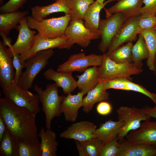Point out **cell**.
Instances as JSON below:
<instances>
[{"label":"cell","mask_w":156,"mask_h":156,"mask_svg":"<svg viewBox=\"0 0 156 156\" xmlns=\"http://www.w3.org/2000/svg\"><path fill=\"white\" fill-rule=\"evenodd\" d=\"M13 55L3 42L0 41V85L2 88L14 82L15 71L13 62Z\"/></svg>","instance_id":"cell-14"},{"label":"cell","mask_w":156,"mask_h":156,"mask_svg":"<svg viewBox=\"0 0 156 156\" xmlns=\"http://www.w3.org/2000/svg\"><path fill=\"white\" fill-rule=\"evenodd\" d=\"M28 11H19L0 14V34L8 37L10 31L17 28L18 24L28 14Z\"/></svg>","instance_id":"cell-26"},{"label":"cell","mask_w":156,"mask_h":156,"mask_svg":"<svg viewBox=\"0 0 156 156\" xmlns=\"http://www.w3.org/2000/svg\"><path fill=\"white\" fill-rule=\"evenodd\" d=\"M145 41L149 53L146 64L149 69L154 72L156 55V31L155 28L150 30H141L140 33Z\"/></svg>","instance_id":"cell-28"},{"label":"cell","mask_w":156,"mask_h":156,"mask_svg":"<svg viewBox=\"0 0 156 156\" xmlns=\"http://www.w3.org/2000/svg\"><path fill=\"white\" fill-rule=\"evenodd\" d=\"M133 45L132 42H129L106 53L111 60L117 63H133L131 54Z\"/></svg>","instance_id":"cell-32"},{"label":"cell","mask_w":156,"mask_h":156,"mask_svg":"<svg viewBox=\"0 0 156 156\" xmlns=\"http://www.w3.org/2000/svg\"><path fill=\"white\" fill-rule=\"evenodd\" d=\"M70 20H83L85 14L93 0H66Z\"/></svg>","instance_id":"cell-31"},{"label":"cell","mask_w":156,"mask_h":156,"mask_svg":"<svg viewBox=\"0 0 156 156\" xmlns=\"http://www.w3.org/2000/svg\"><path fill=\"white\" fill-rule=\"evenodd\" d=\"M85 93L82 91L76 94L71 93L64 96L61 102L60 111L64 115L66 121L75 122L78 116L79 110L83 106V97Z\"/></svg>","instance_id":"cell-16"},{"label":"cell","mask_w":156,"mask_h":156,"mask_svg":"<svg viewBox=\"0 0 156 156\" xmlns=\"http://www.w3.org/2000/svg\"><path fill=\"white\" fill-rule=\"evenodd\" d=\"M53 0L55 1H56L57 0Z\"/></svg>","instance_id":"cell-51"},{"label":"cell","mask_w":156,"mask_h":156,"mask_svg":"<svg viewBox=\"0 0 156 156\" xmlns=\"http://www.w3.org/2000/svg\"><path fill=\"white\" fill-rule=\"evenodd\" d=\"M107 90L105 82H99L83 98V111L88 113L92 110L96 103L108 100L109 94Z\"/></svg>","instance_id":"cell-22"},{"label":"cell","mask_w":156,"mask_h":156,"mask_svg":"<svg viewBox=\"0 0 156 156\" xmlns=\"http://www.w3.org/2000/svg\"><path fill=\"white\" fill-rule=\"evenodd\" d=\"M58 87L55 83L47 85L44 90L37 84L34 86V90L37 94L42 105V110L45 114L47 129H51L53 118L60 116L62 114L60 107L64 96L59 95Z\"/></svg>","instance_id":"cell-2"},{"label":"cell","mask_w":156,"mask_h":156,"mask_svg":"<svg viewBox=\"0 0 156 156\" xmlns=\"http://www.w3.org/2000/svg\"><path fill=\"white\" fill-rule=\"evenodd\" d=\"M93 66L87 68L81 75H77V87L87 94L94 88L99 83V68Z\"/></svg>","instance_id":"cell-25"},{"label":"cell","mask_w":156,"mask_h":156,"mask_svg":"<svg viewBox=\"0 0 156 156\" xmlns=\"http://www.w3.org/2000/svg\"><path fill=\"white\" fill-rule=\"evenodd\" d=\"M27 0H9L0 8L1 13L14 12L18 9L25 3Z\"/></svg>","instance_id":"cell-37"},{"label":"cell","mask_w":156,"mask_h":156,"mask_svg":"<svg viewBox=\"0 0 156 156\" xmlns=\"http://www.w3.org/2000/svg\"><path fill=\"white\" fill-rule=\"evenodd\" d=\"M53 49L38 52L26 60L23 64L25 71L22 73L18 84L27 90L31 88L35 79L48 64L49 59L53 55Z\"/></svg>","instance_id":"cell-3"},{"label":"cell","mask_w":156,"mask_h":156,"mask_svg":"<svg viewBox=\"0 0 156 156\" xmlns=\"http://www.w3.org/2000/svg\"><path fill=\"white\" fill-rule=\"evenodd\" d=\"M83 146L86 156H100L104 146L99 138H93L84 142H80Z\"/></svg>","instance_id":"cell-34"},{"label":"cell","mask_w":156,"mask_h":156,"mask_svg":"<svg viewBox=\"0 0 156 156\" xmlns=\"http://www.w3.org/2000/svg\"><path fill=\"white\" fill-rule=\"evenodd\" d=\"M67 37L64 35L55 38H50L38 33L34 37L28 59L41 51L55 48L67 49Z\"/></svg>","instance_id":"cell-17"},{"label":"cell","mask_w":156,"mask_h":156,"mask_svg":"<svg viewBox=\"0 0 156 156\" xmlns=\"http://www.w3.org/2000/svg\"><path fill=\"white\" fill-rule=\"evenodd\" d=\"M13 62L15 69L14 82L18 84L19 80L22 74V69L24 68L23 64L21 62L19 59V55L13 53Z\"/></svg>","instance_id":"cell-41"},{"label":"cell","mask_w":156,"mask_h":156,"mask_svg":"<svg viewBox=\"0 0 156 156\" xmlns=\"http://www.w3.org/2000/svg\"><path fill=\"white\" fill-rule=\"evenodd\" d=\"M118 156H156V147L144 144H128L122 142Z\"/></svg>","instance_id":"cell-27"},{"label":"cell","mask_w":156,"mask_h":156,"mask_svg":"<svg viewBox=\"0 0 156 156\" xmlns=\"http://www.w3.org/2000/svg\"><path fill=\"white\" fill-rule=\"evenodd\" d=\"M97 112L102 116H106L110 114L112 109L111 104L106 101H103L99 102L96 107Z\"/></svg>","instance_id":"cell-42"},{"label":"cell","mask_w":156,"mask_h":156,"mask_svg":"<svg viewBox=\"0 0 156 156\" xmlns=\"http://www.w3.org/2000/svg\"><path fill=\"white\" fill-rule=\"evenodd\" d=\"M133 63L138 68L141 69L142 60L147 59L149 56L148 49L145 40L141 34H138V38L131 49Z\"/></svg>","instance_id":"cell-29"},{"label":"cell","mask_w":156,"mask_h":156,"mask_svg":"<svg viewBox=\"0 0 156 156\" xmlns=\"http://www.w3.org/2000/svg\"><path fill=\"white\" fill-rule=\"evenodd\" d=\"M142 109L144 112L151 118L156 119V108L147 107Z\"/></svg>","instance_id":"cell-43"},{"label":"cell","mask_w":156,"mask_h":156,"mask_svg":"<svg viewBox=\"0 0 156 156\" xmlns=\"http://www.w3.org/2000/svg\"><path fill=\"white\" fill-rule=\"evenodd\" d=\"M103 60L99 68V82H105L118 77H124L129 80L130 76L138 75L143 71L133 63H119L111 60L106 53L103 54Z\"/></svg>","instance_id":"cell-4"},{"label":"cell","mask_w":156,"mask_h":156,"mask_svg":"<svg viewBox=\"0 0 156 156\" xmlns=\"http://www.w3.org/2000/svg\"></svg>","instance_id":"cell-52"},{"label":"cell","mask_w":156,"mask_h":156,"mask_svg":"<svg viewBox=\"0 0 156 156\" xmlns=\"http://www.w3.org/2000/svg\"><path fill=\"white\" fill-rule=\"evenodd\" d=\"M96 126L88 121H82L74 123L62 132L60 137L66 139L84 142L94 138V133Z\"/></svg>","instance_id":"cell-15"},{"label":"cell","mask_w":156,"mask_h":156,"mask_svg":"<svg viewBox=\"0 0 156 156\" xmlns=\"http://www.w3.org/2000/svg\"><path fill=\"white\" fill-rule=\"evenodd\" d=\"M31 17L35 20L40 21L51 14L60 12L69 14L70 10L66 0H57L50 5L43 6H35L31 8Z\"/></svg>","instance_id":"cell-20"},{"label":"cell","mask_w":156,"mask_h":156,"mask_svg":"<svg viewBox=\"0 0 156 156\" xmlns=\"http://www.w3.org/2000/svg\"><path fill=\"white\" fill-rule=\"evenodd\" d=\"M118 0H107L102 4L94 1L89 6L85 14L83 20L85 26L93 33H98L101 10L107 3Z\"/></svg>","instance_id":"cell-23"},{"label":"cell","mask_w":156,"mask_h":156,"mask_svg":"<svg viewBox=\"0 0 156 156\" xmlns=\"http://www.w3.org/2000/svg\"><path fill=\"white\" fill-rule=\"evenodd\" d=\"M124 124V122L122 121L107 120L96 129L94 133V137L100 139L104 145L118 136L120 130Z\"/></svg>","instance_id":"cell-21"},{"label":"cell","mask_w":156,"mask_h":156,"mask_svg":"<svg viewBox=\"0 0 156 156\" xmlns=\"http://www.w3.org/2000/svg\"><path fill=\"white\" fill-rule=\"evenodd\" d=\"M125 81L127 90L142 93L150 98L155 104L156 94L151 93L142 86L131 81L127 78Z\"/></svg>","instance_id":"cell-36"},{"label":"cell","mask_w":156,"mask_h":156,"mask_svg":"<svg viewBox=\"0 0 156 156\" xmlns=\"http://www.w3.org/2000/svg\"><path fill=\"white\" fill-rule=\"evenodd\" d=\"M26 17L28 26L30 29L36 30L42 36L50 38L64 35L71 20L69 14L58 17L44 19L40 21L35 20L31 16Z\"/></svg>","instance_id":"cell-5"},{"label":"cell","mask_w":156,"mask_h":156,"mask_svg":"<svg viewBox=\"0 0 156 156\" xmlns=\"http://www.w3.org/2000/svg\"><path fill=\"white\" fill-rule=\"evenodd\" d=\"M99 3L102 4L104 2L105 0H96Z\"/></svg>","instance_id":"cell-47"},{"label":"cell","mask_w":156,"mask_h":156,"mask_svg":"<svg viewBox=\"0 0 156 156\" xmlns=\"http://www.w3.org/2000/svg\"><path fill=\"white\" fill-rule=\"evenodd\" d=\"M118 136L104 145L100 153V156H118L122 148V143L118 141Z\"/></svg>","instance_id":"cell-35"},{"label":"cell","mask_w":156,"mask_h":156,"mask_svg":"<svg viewBox=\"0 0 156 156\" xmlns=\"http://www.w3.org/2000/svg\"><path fill=\"white\" fill-rule=\"evenodd\" d=\"M123 143L128 144H144L156 147V121L141 122L138 129L129 132Z\"/></svg>","instance_id":"cell-13"},{"label":"cell","mask_w":156,"mask_h":156,"mask_svg":"<svg viewBox=\"0 0 156 156\" xmlns=\"http://www.w3.org/2000/svg\"><path fill=\"white\" fill-rule=\"evenodd\" d=\"M138 25L141 30H148L155 28L156 25L155 15L143 17L141 15L138 20Z\"/></svg>","instance_id":"cell-40"},{"label":"cell","mask_w":156,"mask_h":156,"mask_svg":"<svg viewBox=\"0 0 156 156\" xmlns=\"http://www.w3.org/2000/svg\"><path fill=\"white\" fill-rule=\"evenodd\" d=\"M100 19L98 32L101 41L98 45L99 50L105 53L123 22L128 18L122 14L117 12L106 17Z\"/></svg>","instance_id":"cell-7"},{"label":"cell","mask_w":156,"mask_h":156,"mask_svg":"<svg viewBox=\"0 0 156 156\" xmlns=\"http://www.w3.org/2000/svg\"><path fill=\"white\" fill-rule=\"evenodd\" d=\"M43 75L46 79L54 81L65 94L71 93L77 87V81L72 72H58L49 68L44 72Z\"/></svg>","instance_id":"cell-18"},{"label":"cell","mask_w":156,"mask_h":156,"mask_svg":"<svg viewBox=\"0 0 156 156\" xmlns=\"http://www.w3.org/2000/svg\"><path fill=\"white\" fill-rule=\"evenodd\" d=\"M64 35L67 37V49H68L75 44L86 48L92 40L100 37L99 32L93 33L87 28L83 20H70Z\"/></svg>","instance_id":"cell-9"},{"label":"cell","mask_w":156,"mask_h":156,"mask_svg":"<svg viewBox=\"0 0 156 156\" xmlns=\"http://www.w3.org/2000/svg\"><path fill=\"white\" fill-rule=\"evenodd\" d=\"M6 129L5 122L2 116L0 115V142L1 141Z\"/></svg>","instance_id":"cell-44"},{"label":"cell","mask_w":156,"mask_h":156,"mask_svg":"<svg viewBox=\"0 0 156 156\" xmlns=\"http://www.w3.org/2000/svg\"><path fill=\"white\" fill-rule=\"evenodd\" d=\"M2 38L3 43L5 46H8L9 48L12 45L11 44V38L4 35H1Z\"/></svg>","instance_id":"cell-46"},{"label":"cell","mask_w":156,"mask_h":156,"mask_svg":"<svg viewBox=\"0 0 156 156\" xmlns=\"http://www.w3.org/2000/svg\"><path fill=\"white\" fill-rule=\"evenodd\" d=\"M155 16H156V15H155ZM155 29L156 31V26H155Z\"/></svg>","instance_id":"cell-50"},{"label":"cell","mask_w":156,"mask_h":156,"mask_svg":"<svg viewBox=\"0 0 156 156\" xmlns=\"http://www.w3.org/2000/svg\"><path fill=\"white\" fill-rule=\"evenodd\" d=\"M40 142L16 139L15 156H41Z\"/></svg>","instance_id":"cell-30"},{"label":"cell","mask_w":156,"mask_h":156,"mask_svg":"<svg viewBox=\"0 0 156 156\" xmlns=\"http://www.w3.org/2000/svg\"><path fill=\"white\" fill-rule=\"evenodd\" d=\"M144 6L140 10L142 17H146L155 15L156 14V0H143Z\"/></svg>","instance_id":"cell-38"},{"label":"cell","mask_w":156,"mask_h":156,"mask_svg":"<svg viewBox=\"0 0 156 156\" xmlns=\"http://www.w3.org/2000/svg\"><path fill=\"white\" fill-rule=\"evenodd\" d=\"M125 78L124 77H118L105 82V85L106 89H114L127 90L125 81Z\"/></svg>","instance_id":"cell-39"},{"label":"cell","mask_w":156,"mask_h":156,"mask_svg":"<svg viewBox=\"0 0 156 156\" xmlns=\"http://www.w3.org/2000/svg\"><path fill=\"white\" fill-rule=\"evenodd\" d=\"M154 73H155V74H156V70H155V72ZM155 104V106L154 107L155 108H156V103Z\"/></svg>","instance_id":"cell-49"},{"label":"cell","mask_w":156,"mask_h":156,"mask_svg":"<svg viewBox=\"0 0 156 156\" xmlns=\"http://www.w3.org/2000/svg\"><path fill=\"white\" fill-rule=\"evenodd\" d=\"M41 139V156H56L58 143L55 133L51 129L42 128L38 134Z\"/></svg>","instance_id":"cell-24"},{"label":"cell","mask_w":156,"mask_h":156,"mask_svg":"<svg viewBox=\"0 0 156 156\" xmlns=\"http://www.w3.org/2000/svg\"><path fill=\"white\" fill-rule=\"evenodd\" d=\"M103 55L91 54L86 55L80 53L70 55L68 60L60 65L57 71L60 72H83L90 66H99L103 61Z\"/></svg>","instance_id":"cell-11"},{"label":"cell","mask_w":156,"mask_h":156,"mask_svg":"<svg viewBox=\"0 0 156 156\" xmlns=\"http://www.w3.org/2000/svg\"><path fill=\"white\" fill-rule=\"evenodd\" d=\"M143 0H118L116 3L105 10L106 17L121 13L127 18L141 15L140 10Z\"/></svg>","instance_id":"cell-19"},{"label":"cell","mask_w":156,"mask_h":156,"mask_svg":"<svg viewBox=\"0 0 156 156\" xmlns=\"http://www.w3.org/2000/svg\"><path fill=\"white\" fill-rule=\"evenodd\" d=\"M5 97L16 105L28 109L37 115L40 112L37 94L25 90L14 83L2 88Z\"/></svg>","instance_id":"cell-6"},{"label":"cell","mask_w":156,"mask_h":156,"mask_svg":"<svg viewBox=\"0 0 156 156\" xmlns=\"http://www.w3.org/2000/svg\"><path fill=\"white\" fill-rule=\"evenodd\" d=\"M116 112L118 120L125 122L118 135L119 140H121L129 132L139 128L142 121L150 120L151 118L142 108L121 106L117 109Z\"/></svg>","instance_id":"cell-8"},{"label":"cell","mask_w":156,"mask_h":156,"mask_svg":"<svg viewBox=\"0 0 156 156\" xmlns=\"http://www.w3.org/2000/svg\"><path fill=\"white\" fill-rule=\"evenodd\" d=\"M0 115L7 129L16 139L37 141L36 115L28 109L18 106L5 97L0 99Z\"/></svg>","instance_id":"cell-1"},{"label":"cell","mask_w":156,"mask_h":156,"mask_svg":"<svg viewBox=\"0 0 156 156\" xmlns=\"http://www.w3.org/2000/svg\"><path fill=\"white\" fill-rule=\"evenodd\" d=\"M27 16L20 22L17 28L18 31L17 39L14 43L9 48L12 53L19 55L21 62L23 64L28 58L31 47L36 33L28 26Z\"/></svg>","instance_id":"cell-10"},{"label":"cell","mask_w":156,"mask_h":156,"mask_svg":"<svg viewBox=\"0 0 156 156\" xmlns=\"http://www.w3.org/2000/svg\"><path fill=\"white\" fill-rule=\"evenodd\" d=\"M140 15L129 17L125 20L113 39L107 53L111 52L124 43L133 42L137 39L141 30L138 25Z\"/></svg>","instance_id":"cell-12"},{"label":"cell","mask_w":156,"mask_h":156,"mask_svg":"<svg viewBox=\"0 0 156 156\" xmlns=\"http://www.w3.org/2000/svg\"><path fill=\"white\" fill-rule=\"evenodd\" d=\"M155 70H156V55L155 57Z\"/></svg>","instance_id":"cell-48"},{"label":"cell","mask_w":156,"mask_h":156,"mask_svg":"<svg viewBox=\"0 0 156 156\" xmlns=\"http://www.w3.org/2000/svg\"><path fill=\"white\" fill-rule=\"evenodd\" d=\"M0 156H15L16 139L6 128V129L0 142Z\"/></svg>","instance_id":"cell-33"},{"label":"cell","mask_w":156,"mask_h":156,"mask_svg":"<svg viewBox=\"0 0 156 156\" xmlns=\"http://www.w3.org/2000/svg\"><path fill=\"white\" fill-rule=\"evenodd\" d=\"M75 143L79 154L80 156H86L84 148L79 141H76Z\"/></svg>","instance_id":"cell-45"}]
</instances>
